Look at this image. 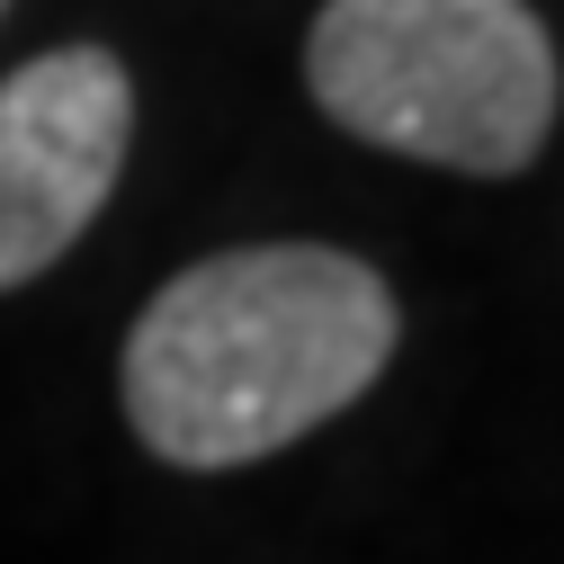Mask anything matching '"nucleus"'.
Wrapping results in <instances>:
<instances>
[{"label":"nucleus","instance_id":"f257e3e1","mask_svg":"<svg viewBox=\"0 0 564 564\" xmlns=\"http://www.w3.org/2000/svg\"><path fill=\"white\" fill-rule=\"evenodd\" d=\"M403 340L394 288L340 242H242L188 260L134 314L117 394L162 466L225 475L314 440Z\"/></svg>","mask_w":564,"mask_h":564},{"label":"nucleus","instance_id":"f03ea898","mask_svg":"<svg viewBox=\"0 0 564 564\" xmlns=\"http://www.w3.org/2000/svg\"><path fill=\"white\" fill-rule=\"evenodd\" d=\"M305 90L377 153L511 180L546 153L564 73L529 0H323Z\"/></svg>","mask_w":564,"mask_h":564},{"label":"nucleus","instance_id":"7ed1b4c3","mask_svg":"<svg viewBox=\"0 0 564 564\" xmlns=\"http://www.w3.org/2000/svg\"><path fill=\"white\" fill-rule=\"evenodd\" d=\"M134 144V82L108 45H54L0 82V296L45 278L99 206Z\"/></svg>","mask_w":564,"mask_h":564},{"label":"nucleus","instance_id":"20e7f679","mask_svg":"<svg viewBox=\"0 0 564 564\" xmlns=\"http://www.w3.org/2000/svg\"><path fill=\"white\" fill-rule=\"evenodd\" d=\"M0 10H10V0H0Z\"/></svg>","mask_w":564,"mask_h":564}]
</instances>
